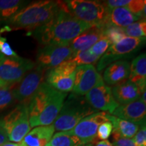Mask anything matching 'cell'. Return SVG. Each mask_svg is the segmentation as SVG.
<instances>
[{
	"instance_id": "cell-1",
	"label": "cell",
	"mask_w": 146,
	"mask_h": 146,
	"mask_svg": "<svg viewBox=\"0 0 146 146\" xmlns=\"http://www.w3.org/2000/svg\"><path fill=\"white\" fill-rule=\"evenodd\" d=\"M93 27L78 21L67 9L64 1H60L58 13L43 27L31 31L40 44H70L74 38Z\"/></svg>"
},
{
	"instance_id": "cell-2",
	"label": "cell",
	"mask_w": 146,
	"mask_h": 146,
	"mask_svg": "<svg viewBox=\"0 0 146 146\" xmlns=\"http://www.w3.org/2000/svg\"><path fill=\"white\" fill-rule=\"evenodd\" d=\"M66 98L67 93L57 91L43 82L28 104L31 128L52 125Z\"/></svg>"
},
{
	"instance_id": "cell-3",
	"label": "cell",
	"mask_w": 146,
	"mask_h": 146,
	"mask_svg": "<svg viewBox=\"0 0 146 146\" xmlns=\"http://www.w3.org/2000/svg\"><path fill=\"white\" fill-rule=\"evenodd\" d=\"M60 1L43 0L29 3L6 22L10 29L33 31L50 22L58 13Z\"/></svg>"
},
{
	"instance_id": "cell-4",
	"label": "cell",
	"mask_w": 146,
	"mask_h": 146,
	"mask_svg": "<svg viewBox=\"0 0 146 146\" xmlns=\"http://www.w3.org/2000/svg\"><path fill=\"white\" fill-rule=\"evenodd\" d=\"M94 112L96 110L91 107L85 98L72 93L64 100L61 110L52 125L55 131L58 132L70 131L84 118Z\"/></svg>"
},
{
	"instance_id": "cell-5",
	"label": "cell",
	"mask_w": 146,
	"mask_h": 146,
	"mask_svg": "<svg viewBox=\"0 0 146 146\" xmlns=\"http://www.w3.org/2000/svg\"><path fill=\"white\" fill-rule=\"evenodd\" d=\"M69 12L78 21L92 27H104L108 9L102 1L91 0L65 1Z\"/></svg>"
},
{
	"instance_id": "cell-6",
	"label": "cell",
	"mask_w": 146,
	"mask_h": 146,
	"mask_svg": "<svg viewBox=\"0 0 146 146\" xmlns=\"http://www.w3.org/2000/svg\"><path fill=\"white\" fill-rule=\"evenodd\" d=\"M0 123L11 141L20 143L31 130L27 104H20L8 113Z\"/></svg>"
},
{
	"instance_id": "cell-7",
	"label": "cell",
	"mask_w": 146,
	"mask_h": 146,
	"mask_svg": "<svg viewBox=\"0 0 146 146\" xmlns=\"http://www.w3.org/2000/svg\"><path fill=\"white\" fill-rule=\"evenodd\" d=\"M145 40V37L135 38L126 36L120 41L111 45L98 60L96 70L101 72L111 64L123 58H129L141 48Z\"/></svg>"
},
{
	"instance_id": "cell-8",
	"label": "cell",
	"mask_w": 146,
	"mask_h": 146,
	"mask_svg": "<svg viewBox=\"0 0 146 146\" xmlns=\"http://www.w3.org/2000/svg\"><path fill=\"white\" fill-rule=\"evenodd\" d=\"M35 66L32 60L16 56H4L0 60V80L8 85L18 83Z\"/></svg>"
},
{
	"instance_id": "cell-9",
	"label": "cell",
	"mask_w": 146,
	"mask_h": 146,
	"mask_svg": "<svg viewBox=\"0 0 146 146\" xmlns=\"http://www.w3.org/2000/svg\"><path fill=\"white\" fill-rule=\"evenodd\" d=\"M76 67L77 66L71 58L66 60L48 71L45 75L46 83L61 92L71 91L74 85Z\"/></svg>"
},
{
	"instance_id": "cell-10",
	"label": "cell",
	"mask_w": 146,
	"mask_h": 146,
	"mask_svg": "<svg viewBox=\"0 0 146 146\" xmlns=\"http://www.w3.org/2000/svg\"><path fill=\"white\" fill-rule=\"evenodd\" d=\"M73 52L69 44L44 45L38 51L36 62L38 66L45 69L55 68L66 60L70 59Z\"/></svg>"
},
{
	"instance_id": "cell-11",
	"label": "cell",
	"mask_w": 146,
	"mask_h": 146,
	"mask_svg": "<svg viewBox=\"0 0 146 146\" xmlns=\"http://www.w3.org/2000/svg\"><path fill=\"white\" fill-rule=\"evenodd\" d=\"M107 112H96L84 118L70 131H65L68 134L76 137L84 145L91 143L96 138L99 126L108 121Z\"/></svg>"
},
{
	"instance_id": "cell-12",
	"label": "cell",
	"mask_w": 146,
	"mask_h": 146,
	"mask_svg": "<svg viewBox=\"0 0 146 146\" xmlns=\"http://www.w3.org/2000/svg\"><path fill=\"white\" fill-rule=\"evenodd\" d=\"M85 98L94 110L108 112L111 114L120 106L115 101L112 89L106 85L103 78L85 95Z\"/></svg>"
},
{
	"instance_id": "cell-13",
	"label": "cell",
	"mask_w": 146,
	"mask_h": 146,
	"mask_svg": "<svg viewBox=\"0 0 146 146\" xmlns=\"http://www.w3.org/2000/svg\"><path fill=\"white\" fill-rule=\"evenodd\" d=\"M45 69L39 66L34 68L25 75L14 89V99L21 104H28L30 100L38 90L45 76Z\"/></svg>"
},
{
	"instance_id": "cell-14",
	"label": "cell",
	"mask_w": 146,
	"mask_h": 146,
	"mask_svg": "<svg viewBox=\"0 0 146 146\" xmlns=\"http://www.w3.org/2000/svg\"><path fill=\"white\" fill-rule=\"evenodd\" d=\"M102 79V76L92 64L81 65L75 70L72 94L85 96Z\"/></svg>"
},
{
	"instance_id": "cell-15",
	"label": "cell",
	"mask_w": 146,
	"mask_h": 146,
	"mask_svg": "<svg viewBox=\"0 0 146 146\" xmlns=\"http://www.w3.org/2000/svg\"><path fill=\"white\" fill-rule=\"evenodd\" d=\"M112 114L120 119L140 123L145 118L146 104L139 98L128 104L118 106Z\"/></svg>"
},
{
	"instance_id": "cell-16",
	"label": "cell",
	"mask_w": 146,
	"mask_h": 146,
	"mask_svg": "<svg viewBox=\"0 0 146 146\" xmlns=\"http://www.w3.org/2000/svg\"><path fill=\"white\" fill-rule=\"evenodd\" d=\"M103 36V27H93L74 38L69 45L74 55L77 52L89 50Z\"/></svg>"
},
{
	"instance_id": "cell-17",
	"label": "cell",
	"mask_w": 146,
	"mask_h": 146,
	"mask_svg": "<svg viewBox=\"0 0 146 146\" xmlns=\"http://www.w3.org/2000/svg\"><path fill=\"white\" fill-rule=\"evenodd\" d=\"M130 74V63L119 60L106 67L103 74L104 82L109 85H116L127 81Z\"/></svg>"
},
{
	"instance_id": "cell-18",
	"label": "cell",
	"mask_w": 146,
	"mask_h": 146,
	"mask_svg": "<svg viewBox=\"0 0 146 146\" xmlns=\"http://www.w3.org/2000/svg\"><path fill=\"white\" fill-rule=\"evenodd\" d=\"M55 129L53 125L35 127L20 142V146H45L52 138Z\"/></svg>"
},
{
	"instance_id": "cell-19",
	"label": "cell",
	"mask_w": 146,
	"mask_h": 146,
	"mask_svg": "<svg viewBox=\"0 0 146 146\" xmlns=\"http://www.w3.org/2000/svg\"><path fill=\"white\" fill-rule=\"evenodd\" d=\"M112 93L118 104L125 105L139 100L141 93L136 85L129 80L112 87Z\"/></svg>"
},
{
	"instance_id": "cell-20",
	"label": "cell",
	"mask_w": 146,
	"mask_h": 146,
	"mask_svg": "<svg viewBox=\"0 0 146 146\" xmlns=\"http://www.w3.org/2000/svg\"><path fill=\"white\" fill-rule=\"evenodd\" d=\"M141 19V18L133 14L127 8H116L108 10L105 26L125 28Z\"/></svg>"
},
{
	"instance_id": "cell-21",
	"label": "cell",
	"mask_w": 146,
	"mask_h": 146,
	"mask_svg": "<svg viewBox=\"0 0 146 146\" xmlns=\"http://www.w3.org/2000/svg\"><path fill=\"white\" fill-rule=\"evenodd\" d=\"M129 81L136 85L141 93H143L146 87V55L143 53L133 60L130 64Z\"/></svg>"
},
{
	"instance_id": "cell-22",
	"label": "cell",
	"mask_w": 146,
	"mask_h": 146,
	"mask_svg": "<svg viewBox=\"0 0 146 146\" xmlns=\"http://www.w3.org/2000/svg\"><path fill=\"white\" fill-rule=\"evenodd\" d=\"M107 118L108 121L112 123L113 131L118 133V134L124 137L131 139L135 135V134L139 129L140 126L143 122L140 123H133L127 120L120 119L119 118L107 114Z\"/></svg>"
},
{
	"instance_id": "cell-23",
	"label": "cell",
	"mask_w": 146,
	"mask_h": 146,
	"mask_svg": "<svg viewBox=\"0 0 146 146\" xmlns=\"http://www.w3.org/2000/svg\"><path fill=\"white\" fill-rule=\"evenodd\" d=\"M29 3L22 0H0V20L7 22Z\"/></svg>"
},
{
	"instance_id": "cell-24",
	"label": "cell",
	"mask_w": 146,
	"mask_h": 146,
	"mask_svg": "<svg viewBox=\"0 0 146 146\" xmlns=\"http://www.w3.org/2000/svg\"><path fill=\"white\" fill-rule=\"evenodd\" d=\"M85 145L78 137L69 135L66 132H58L53 135L46 146H83Z\"/></svg>"
},
{
	"instance_id": "cell-25",
	"label": "cell",
	"mask_w": 146,
	"mask_h": 146,
	"mask_svg": "<svg viewBox=\"0 0 146 146\" xmlns=\"http://www.w3.org/2000/svg\"><path fill=\"white\" fill-rule=\"evenodd\" d=\"M125 35L130 37L141 38L146 36V21L145 19H141L135 22L127 27L123 28Z\"/></svg>"
},
{
	"instance_id": "cell-26",
	"label": "cell",
	"mask_w": 146,
	"mask_h": 146,
	"mask_svg": "<svg viewBox=\"0 0 146 146\" xmlns=\"http://www.w3.org/2000/svg\"><path fill=\"white\" fill-rule=\"evenodd\" d=\"M100 58V57L93 54L90 50H87L76 53L73 55L71 59L78 66L89 65L96 63L99 60Z\"/></svg>"
},
{
	"instance_id": "cell-27",
	"label": "cell",
	"mask_w": 146,
	"mask_h": 146,
	"mask_svg": "<svg viewBox=\"0 0 146 146\" xmlns=\"http://www.w3.org/2000/svg\"><path fill=\"white\" fill-rule=\"evenodd\" d=\"M104 36L107 38L110 42L111 45L114 44L120 41L125 37L126 35L124 33L123 28L113 26H104L103 27Z\"/></svg>"
},
{
	"instance_id": "cell-28",
	"label": "cell",
	"mask_w": 146,
	"mask_h": 146,
	"mask_svg": "<svg viewBox=\"0 0 146 146\" xmlns=\"http://www.w3.org/2000/svg\"><path fill=\"white\" fill-rule=\"evenodd\" d=\"M133 14L137 16L141 19L145 18V0H131L130 3L126 7Z\"/></svg>"
},
{
	"instance_id": "cell-29",
	"label": "cell",
	"mask_w": 146,
	"mask_h": 146,
	"mask_svg": "<svg viewBox=\"0 0 146 146\" xmlns=\"http://www.w3.org/2000/svg\"><path fill=\"white\" fill-rule=\"evenodd\" d=\"M15 101L13 91L8 86L0 88V110H3Z\"/></svg>"
},
{
	"instance_id": "cell-30",
	"label": "cell",
	"mask_w": 146,
	"mask_h": 146,
	"mask_svg": "<svg viewBox=\"0 0 146 146\" xmlns=\"http://www.w3.org/2000/svg\"><path fill=\"white\" fill-rule=\"evenodd\" d=\"M110 45L111 43L108 41V39L103 36L98 42H96L89 50L94 55L101 58L105 54V52L108 50V49L109 48Z\"/></svg>"
},
{
	"instance_id": "cell-31",
	"label": "cell",
	"mask_w": 146,
	"mask_h": 146,
	"mask_svg": "<svg viewBox=\"0 0 146 146\" xmlns=\"http://www.w3.org/2000/svg\"><path fill=\"white\" fill-rule=\"evenodd\" d=\"M112 131L113 127L112 123L110 121L105 122L101 124L98 127L96 137L102 141L108 140V139L112 135Z\"/></svg>"
},
{
	"instance_id": "cell-32",
	"label": "cell",
	"mask_w": 146,
	"mask_h": 146,
	"mask_svg": "<svg viewBox=\"0 0 146 146\" xmlns=\"http://www.w3.org/2000/svg\"><path fill=\"white\" fill-rule=\"evenodd\" d=\"M112 145L114 146H135L132 139L124 137L112 131Z\"/></svg>"
},
{
	"instance_id": "cell-33",
	"label": "cell",
	"mask_w": 146,
	"mask_h": 146,
	"mask_svg": "<svg viewBox=\"0 0 146 146\" xmlns=\"http://www.w3.org/2000/svg\"><path fill=\"white\" fill-rule=\"evenodd\" d=\"M135 146H146L145 123H142L139 129L133 139Z\"/></svg>"
},
{
	"instance_id": "cell-34",
	"label": "cell",
	"mask_w": 146,
	"mask_h": 146,
	"mask_svg": "<svg viewBox=\"0 0 146 146\" xmlns=\"http://www.w3.org/2000/svg\"><path fill=\"white\" fill-rule=\"evenodd\" d=\"M0 53L6 57H16L18 56L10 45L7 42L5 38L0 36Z\"/></svg>"
},
{
	"instance_id": "cell-35",
	"label": "cell",
	"mask_w": 146,
	"mask_h": 146,
	"mask_svg": "<svg viewBox=\"0 0 146 146\" xmlns=\"http://www.w3.org/2000/svg\"><path fill=\"white\" fill-rule=\"evenodd\" d=\"M8 141L9 139L7 133L5 132V129H3L1 123H0V146L8 143Z\"/></svg>"
},
{
	"instance_id": "cell-36",
	"label": "cell",
	"mask_w": 146,
	"mask_h": 146,
	"mask_svg": "<svg viewBox=\"0 0 146 146\" xmlns=\"http://www.w3.org/2000/svg\"><path fill=\"white\" fill-rule=\"evenodd\" d=\"M96 146H114L112 143L108 140H103V141H100L96 143Z\"/></svg>"
},
{
	"instance_id": "cell-37",
	"label": "cell",
	"mask_w": 146,
	"mask_h": 146,
	"mask_svg": "<svg viewBox=\"0 0 146 146\" xmlns=\"http://www.w3.org/2000/svg\"><path fill=\"white\" fill-rule=\"evenodd\" d=\"M1 146H20L19 144L18 143H6L3 145H1Z\"/></svg>"
},
{
	"instance_id": "cell-38",
	"label": "cell",
	"mask_w": 146,
	"mask_h": 146,
	"mask_svg": "<svg viewBox=\"0 0 146 146\" xmlns=\"http://www.w3.org/2000/svg\"><path fill=\"white\" fill-rule=\"evenodd\" d=\"M7 86H8V84H6L3 81H1V80H0V88H2V87H5Z\"/></svg>"
},
{
	"instance_id": "cell-39",
	"label": "cell",
	"mask_w": 146,
	"mask_h": 146,
	"mask_svg": "<svg viewBox=\"0 0 146 146\" xmlns=\"http://www.w3.org/2000/svg\"><path fill=\"white\" fill-rule=\"evenodd\" d=\"M3 57H4V56H3V54H1V53H0V60L2 59V58H3Z\"/></svg>"
},
{
	"instance_id": "cell-40",
	"label": "cell",
	"mask_w": 146,
	"mask_h": 146,
	"mask_svg": "<svg viewBox=\"0 0 146 146\" xmlns=\"http://www.w3.org/2000/svg\"><path fill=\"white\" fill-rule=\"evenodd\" d=\"M83 146H94V145H93V144L89 143V144H87V145H83Z\"/></svg>"
},
{
	"instance_id": "cell-41",
	"label": "cell",
	"mask_w": 146,
	"mask_h": 146,
	"mask_svg": "<svg viewBox=\"0 0 146 146\" xmlns=\"http://www.w3.org/2000/svg\"><path fill=\"white\" fill-rule=\"evenodd\" d=\"M45 146H46V145H45Z\"/></svg>"
}]
</instances>
